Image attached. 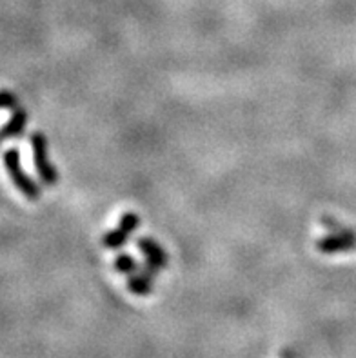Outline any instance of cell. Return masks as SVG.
Masks as SVG:
<instances>
[{"label": "cell", "mask_w": 356, "mask_h": 358, "mask_svg": "<svg viewBox=\"0 0 356 358\" xmlns=\"http://www.w3.org/2000/svg\"><path fill=\"white\" fill-rule=\"evenodd\" d=\"M4 166L6 169H8L9 177H11L15 186L18 187V191H20L27 200L41 199V187L36 186L35 182L26 175V171H24L22 166H20V155H18L17 150L6 151Z\"/></svg>", "instance_id": "6da1fadb"}, {"label": "cell", "mask_w": 356, "mask_h": 358, "mask_svg": "<svg viewBox=\"0 0 356 358\" xmlns=\"http://www.w3.org/2000/svg\"><path fill=\"white\" fill-rule=\"evenodd\" d=\"M33 145V160H35V168L38 171V177L42 178L44 184L55 186L59 182V173L50 160V151H48V141L42 133H33L31 135Z\"/></svg>", "instance_id": "7a4b0ae2"}, {"label": "cell", "mask_w": 356, "mask_h": 358, "mask_svg": "<svg viewBox=\"0 0 356 358\" xmlns=\"http://www.w3.org/2000/svg\"><path fill=\"white\" fill-rule=\"evenodd\" d=\"M356 248V231L348 229V227H340L336 231H331L329 235L322 236L320 241L316 242V250L324 255H336V253H348V251Z\"/></svg>", "instance_id": "3957f363"}, {"label": "cell", "mask_w": 356, "mask_h": 358, "mask_svg": "<svg viewBox=\"0 0 356 358\" xmlns=\"http://www.w3.org/2000/svg\"><path fill=\"white\" fill-rule=\"evenodd\" d=\"M140 227V217L136 213H124L120 217V222L115 229L106 233L102 238V245L106 250H120L129 241L131 233Z\"/></svg>", "instance_id": "277c9868"}, {"label": "cell", "mask_w": 356, "mask_h": 358, "mask_svg": "<svg viewBox=\"0 0 356 358\" xmlns=\"http://www.w3.org/2000/svg\"><path fill=\"white\" fill-rule=\"evenodd\" d=\"M136 245H138L140 253L144 255V266L149 269H153V271H160V269L167 268V264H169V255L167 251L164 250L162 245L158 244L157 241L153 238H138L136 241Z\"/></svg>", "instance_id": "5b68a950"}, {"label": "cell", "mask_w": 356, "mask_h": 358, "mask_svg": "<svg viewBox=\"0 0 356 358\" xmlns=\"http://www.w3.org/2000/svg\"><path fill=\"white\" fill-rule=\"evenodd\" d=\"M158 273L153 271V269L145 268L142 271L131 273L129 278H127V289L136 296H148L153 293L155 286V277Z\"/></svg>", "instance_id": "8992f818"}, {"label": "cell", "mask_w": 356, "mask_h": 358, "mask_svg": "<svg viewBox=\"0 0 356 358\" xmlns=\"http://www.w3.org/2000/svg\"><path fill=\"white\" fill-rule=\"evenodd\" d=\"M26 124H27V115L26 111H17L13 117L9 118V122L6 126L0 127V144L9 138H13V136H20L26 129Z\"/></svg>", "instance_id": "52a82bcc"}, {"label": "cell", "mask_w": 356, "mask_h": 358, "mask_svg": "<svg viewBox=\"0 0 356 358\" xmlns=\"http://www.w3.org/2000/svg\"><path fill=\"white\" fill-rule=\"evenodd\" d=\"M113 264H115V269H117L118 273H122V275H131V273L136 271L135 259L127 253L118 255Z\"/></svg>", "instance_id": "ba28073f"}, {"label": "cell", "mask_w": 356, "mask_h": 358, "mask_svg": "<svg viewBox=\"0 0 356 358\" xmlns=\"http://www.w3.org/2000/svg\"><path fill=\"white\" fill-rule=\"evenodd\" d=\"M17 104V99L15 95H11L9 91H0V109L13 108Z\"/></svg>", "instance_id": "9c48e42d"}]
</instances>
